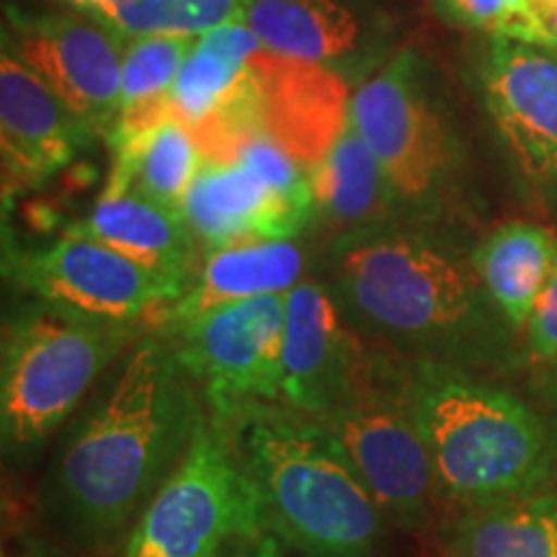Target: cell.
Wrapping results in <instances>:
<instances>
[{
  "label": "cell",
  "instance_id": "cell-1",
  "mask_svg": "<svg viewBox=\"0 0 557 557\" xmlns=\"http://www.w3.org/2000/svg\"><path fill=\"white\" fill-rule=\"evenodd\" d=\"M205 418L169 338L145 336L62 436L41 498L73 537L107 545L173 475Z\"/></svg>",
  "mask_w": 557,
  "mask_h": 557
},
{
  "label": "cell",
  "instance_id": "cell-2",
  "mask_svg": "<svg viewBox=\"0 0 557 557\" xmlns=\"http://www.w3.org/2000/svg\"><path fill=\"white\" fill-rule=\"evenodd\" d=\"M331 295L354 329L403 359L470 372H508L519 361V331L480 282L472 250L434 230L380 225L338 238Z\"/></svg>",
  "mask_w": 557,
  "mask_h": 557
},
{
  "label": "cell",
  "instance_id": "cell-3",
  "mask_svg": "<svg viewBox=\"0 0 557 557\" xmlns=\"http://www.w3.org/2000/svg\"><path fill=\"white\" fill-rule=\"evenodd\" d=\"M400 395L429 449L438 498L465 508L547 487L553 434L513 393L470 369L403 359Z\"/></svg>",
  "mask_w": 557,
  "mask_h": 557
},
{
  "label": "cell",
  "instance_id": "cell-4",
  "mask_svg": "<svg viewBox=\"0 0 557 557\" xmlns=\"http://www.w3.org/2000/svg\"><path fill=\"white\" fill-rule=\"evenodd\" d=\"M235 431L263 517L278 537L310 557L374 555L385 513L310 416L263 406Z\"/></svg>",
  "mask_w": 557,
  "mask_h": 557
},
{
  "label": "cell",
  "instance_id": "cell-5",
  "mask_svg": "<svg viewBox=\"0 0 557 557\" xmlns=\"http://www.w3.org/2000/svg\"><path fill=\"white\" fill-rule=\"evenodd\" d=\"M132 344V323L83 315L52 302L5 320L0 354V438L9 459L32 457Z\"/></svg>",
  "mask_w": 557,
  "mask_h": 557
},
{
  "label": "cell",
  "instance_id": "cell-6",
  "mask_svg": "<svg viewBox=\"0 0 557 557\" xmlns=\"http://www.w3.org/2000/svg\"><path fill=\"white\" fill-rule=\"evenodd\" d=\"M263 524L261 496L230 431L201 418L181 465L127 534L124 557H220Z\"/></svg>",
  "mask_w": 557,
  "mask_h": 557
},
{
  "label": "cell",
  "instance_id": "cell-7",
  "mask_svg": "<svg viewBox=\"0 0 557 557\" xmlns=\"http://www.w3.org/2000/svg\"><path fill=\"white\" fill-rule=\"evenodd\" d=\"M284 315L287 295H263L160 325L218 426L230 431L250 410L282 406Z\"/></svg>",
  "mask_w": 557,
  "mask_h": 557
},
{
  "label": "cell",
  "instance_id": "cell-8",
  "mask_svg": "<svg viewBox=\"0 0 557 557\" xmlns=\"http://www.w3.org/2000/svg\"><path fill=\"white\" fill-rule=\"evenodd\" d=\"M312 421L351 465L387 521L410 532L426 527L438 498L429 449L400 395V361L377 359L351 398Z\"/></svg>",
  "mask_w": 557,
  "mask_h": 557
},
{
  "label": "cell",
  "instance_id": "cell-9",
  "mask_svg": "<svg viewBox=\"0 0 557 557\" xmlns=\"http://www.w3.org/2000/svg\"><path fill=\"white\" fill-rule=\"evenodd\" d=\"M351 116L380 160L400 207L436 212L457 178V148L423 83L416 54L400 52L351 96Z\"/></svg>",
  "mask_w": 557,
  "mask_h": 557
},
{
  "label": "cell",
  "instance_id": "cell-10",
  "mask_svg": "<svg viewBox=\"0 0 557 557\" xmlns=\"http://www.w3.org/2000/svg\"><path fill=\"white\" fill-rule=\"evenodd\" d=\"M5 274L41 302L116 323H135L176 302L186 292L184 284L70 230L47 248L9 250Z\"/></svg>",
  "mask_w": 557,
  "mask_h": 557
},
{
  "label": "cell",
  "instance_id": "cell-11",
  "mask_svg": "<svg viewBox=\"0 0 557 557\" xmlns=\"http://www.w3.org/2000/svg\"><path fill=\"white\" fill-rule=\"evenodd\" d=\"M485 109L527 197L557 209V52L493 39L480 65Z\"/></svg>",
  "mask_w": 557,
  "mask_h": 557
},
{
  "label": "cell",
  "instance_id": "cell-12",
  "mask_svg": "<svg viewBox=\"0 0 557 557\" xmlns=\"http://www.w3.org/2000/svg\"><path fill=\"white\" fill-rule=\"evenodd\" d=\"M377 359L364 351L329 287L299 282L287 292L282 406L310 418L329 413L372 377Z\"/></svg>",
  "mask_w": 557,
  "mask_h": 557
},
{
  "label": "cell",
  "instance_id": "cell-13",
  "mask_svg": "<svg viewBox=\"0 0 557 557\" xmlns=\"http://www.w3.org/2000/svg\"><path fill=\"white\" fill-rule=\"evenodd\" d=\"M124 37L101 21L47 16L18 26L16 52L96 135L120 114Z\"/></svg>",
  "mask_w": 557,
  "mask_h": 557
},
{
  "label": "cell",
  "instance_id": "cell-14",
  "mask_svg": "<svg viewBox=\"0 0 557 557\" xmlns=\"http://www.w3.org/2000/svg\"><path fill=\"white\" fill-rule=\"evenodd\" d=\"M96 132L16 52L0 62V150L5 186H37L60 173Z\"/></svg>",
  "mask_w": 557,
  "mask_h": 557
},
{
  "label": "cell",
  "instance_id": "cell-15",
  "mask_svg": "<svg viewBox=\"0 0 557 557\" xmlns=\"http://www.w3.org/2000/svg\"><path fill=\"white\" fill-rule=\"evenodd\" d=\"M181 214L205 256L240 243L292 240L318 220L238 160H201Z\"/></svg>",
  "mask_w": 557,
  "mask_h": 557
},
{
  "label": "cell",
  "instance_id": "cell-16",
  "mask_svg": "<svg viewBox=\"0 0 557 557\" xmlns=\"http://www.w3.org/2000/svg\"><path fill=\"white\" fill-rule=\"evenodd\" d=\"M70 233L86 235L120 250L139 267L189 289L197 263V238L178 209L163 207L137 191L103 189L90 214Z\"/></svg>",
  "mask_w": 557,
  "mask_h": 557
},
{
  "label": "cell",
  "instance_id": "cell-17",
  "mask_svg": "<svg viewBox=\"0 0 557 557\" xmlns=\"http://www.w3.org/2000/svg\"><path fill=\"white\" fill-rule=\"evenodd\" d=\"M305 256L292 240H253L212 250L176 302L152 312V323L173 325L240 299L287 295L297 287Z\"/></svg>",
  "mask_w": 557,
  "mask_h": 557
},
{
  "label": "cell",
  "instance_id": "cell-18",
  "mask_svg": "<svg viewBox=\"0 0 557 557\" xmlns=\"http://www.w3.org/2000/svg\"><path fill=\"white\" fill-rule=\"evenodd\" d=\"M310 178L318 220L341 230V238L389 225V214L400 209L398 197L380 160L361 137L351 111L331 148L310 171Z\"/></svg>",
  "mask_w": 557,
  "mask_h": 557
},
{
  "label": "cell",
  "instance_id": "cell-19",
  "mask_svg": "<svg viewBox=\"0 0 557 557\" xmlns=\"http://www.w3.org/2000/svg\"><path fill=\"white\" fill-rule=\"evenodd\" d=\"M442 542L455 557H557V493L540 487L459 508Z\"/></svg>",
  "mask_w": 557,
  "mask_h": 557
},
{
  "label": "cell",
  "instance_id": "cell-20",
  "mask_svg": "<svg viewBox=\"0 0 557 557\" xmlns=\"http://www.w3.org/2000/svg\"><path fill=\"white\" fill-rule=\"evenodd\" d=\"M557 235L532 222L498 225L472 248V263L496 308L524 331L542 287L555 267Z\"/></svg>",
  "mask_w": 557,
  "mask_h": 557
},
{
  "label": "cell",
  "instance_id": "cell-21",
  "mask_svg": "<svg viewBox=\"0 0 557 557\" xmlns=\"http://www.w3.org/2000/svg\"><path fill=\"white\" fill-rule=\"evenodd\" d=\"M240 24L282 58L325 65L359 47V21L338 0H250Z\"/></svg>",
  "mask_w": 557,
  "mask_h": 557
},
{
  "label": "cell",
  "instance_id": "cell-22",
  "mask_svg": "<svg viewBox=\"0 0 557 557\" xmlns=\"http://www.w3.org/2000/svg\"><path fill=\"white\" fill-rule=\"evenodd\" d=\"M194 41L186 37H132L124 45L122 99L111 148L148 135L171 120V90L189 58Z\"/></svg>",
  "mask_w": 557,
  "mask_h": 557
},
{
  "label": "cell",
  "instance_id": "cell-23",
  "mask_svg": "<svg viewBox=\"0 0 557 557\" xmlns=\"http://www.w3.org/2000/svg\"><path fill=\"white\" fill-rule=\"evenodd\" d=\"M201 160L205 158L191 132L176 120H165L148 135L114 148L107 189L137 191L181 212Z\"/></svg>",
  "mask_w": 557,
  "mask_h": 557
},
{
  "label": "cell",
  "instance_id": "cell-24",
  "mask_svg": "<svg viewBox=\"0 0 557 557\" xmlns=\"http://www.w3.org/2000/svg\"><path fill=\"white\" fill-rule=\"evenodd\" d=\"M250 0H101L90 13L120 37H186L235 24Z\"/></svg>",
  "mask_w": 557,
  "mask_h": 557
},
{
  "label": "cell",
  "instance_id": "cell-25",
  "mask_svg": "<svg viewBox=\"0 0 557 557\" xmlns=\"http://www.w3.org/2000/svg\"><path fill=\"white\" fill-rule=\"evenodd\" d=\"M529 359L540 367L557 364V256L555 267L549 271L547 284L542 287L537 305L524 329Z\"/></svg>",
  "mask_w": 557,
  "mask_h": 557
},
{
  "label": "cell",
  "instance_id": "cell-26",
  "mask_svg": "<svg viewBox=\"0 0 557 557\" xmlns=\"http://www.w3.org/2000/svg\"><path fill=\"white\" fill-rule=\"evenodd\" d=\"M434 9L447 24L485 32L493 39H504L511 18V0H434Z\"/></svg>",
  "mask_w": 557,
  "mask_h": 557
},
{
  "label": "cell",
  "instance_id": "cell-27",
  "mask_svg": "<svg viewBox=\"0 0 557 557\" xmlns=\"http://www.w3.org/2000/svg\"><path fill=\"white\" fill-rule=\"evenodd\" d=\"M529 45L557 52V0H524Z\"/></svg>",
  "mask_w": 557,
  "mask_h": 557
},
{
  "label": "cell",
  "instance_id": "cell-28",
  "mask_svg": "<svg viewBox=\"0 0 557 557\" xmlns=\"http://www.w3.org/2000/svg\"><path fill=\"white\" fill-rule=\"evenodd\" d=\"M248 557H284V555H282V549H278L276 540L267 537V540H261L259 545L253 547V553H250Z\"/></svg>",
  "mask_w": 557,
  "mask_h": 557
},
{
  "label": "cell",
  "instance_id": "cell-29",
  "mask_svg": "<svg viewBox=\"0 0 557 557\" xmlns=\"http://www.w3.org/2000/svg\"><path fill=\"white\" fill-rule=\"evenodd\" d=\"M545 398L557 406V364L549 367V374L545 380Z\"/></svg>",
  "mask_w": 557,
  "mask_h": 557
},
{
  "label": "cell",
  "instance_id": "cell-30",
  "mask_svg": "<svg viewBox=\"0 0 557 557\" xmlns=\"http://www.w3.org/2000/svg\"><path fill=\"white\" fill-rule=\"evenodd\" d=\"M21 557H62V555H54V553H37V549H34V553H26V555H21Z\"/></svg>",
  "mask_w": 557,
  "mask_h": 557
},
{
  "label": "cell",
  "instance_id": "cell-31",
  "mask_svg": "<svg viewBox=\"0 0 557 557\" xmlns=\"http://www.w3.org/2000/svg\"><path fill=\"white\" fill-rule=\"evenodd\" d=\"M549 434H553V444H555V451H557V418L553 423H549Z\"/></svg>",
  "mask_w": 557,
  "mask_h": 557
},
{
  "label": "cell",
  "instance_id": "cell-32",
  "mask_svg": "<svg viewBox=\"0 0 557 557\" xmlns=\"http://www.w3.org/2000/svg\"><path fill=\"white\" fill-rule=\"evenodd\" d=\"M75 3H81V5H83V9H90V5L101 3V0H75Z\"/></svg>",
  "mask_w": 557,
  "mask_h": 557
},
{
  "label": "cell",
  "instance_id": "cell-33",
  "mask_svg": "<svg viewBox=\"0 0 557 557\" xmlns=\"http://www.w3.org/2000/svg\"><path fill=\"white\" fill-rule=\"evenodd\" d=\"M438 557H455V555H449V553H442Z\"/></svg>",
  "mask_w": 557,
  "mask_h": 557
}]
</instances>
